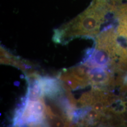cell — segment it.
Returning a JSON list of instances; mask_svg holds the SVG:
<instances>
[{
	"instance_id": "obj_1",
	"label": "cell",
	"mask_w": 127,
	"mask_h": 127,
	"mask_svg": "<svg viewBox=\"0 0 127 127\" xmlns=\"http://www.w3.org/2000/svg\"><path fill=\"white\" fill-rule=\"evenodd\" d=\"M109 12L112 13L107 5L99 0H93L84 11L55 29L52 40L56 43L66 44L78 37L96 36Z\"/></svg>"
},
{
	"instance_id": "obj_2",
	"label": "cell",
	"mask_w": 127,
	"mask_h": 127,
	"mask_svg": "<svg viewBox=\"0 0 127 127\" xmlns=\"http://www.w3.org/2000/svg\"><path fill=\"white\" fill-rule=\"evenodd\" d=\"M47 126L46 104L43 96L39 100H27L23 114L15 126Z\"/></svg>"
},
{
	"instance_id": "obj_3",
	"label": "cell",
	"mask_w": 127,
	"mask_h": 127,
	"mask_svg": "<svg viewBox=\"0 0 127 127\" xmlns=\"http://www.w3.org/2000/svg\"><path fill=\"white\" fill-rule=\"evenodd\" d=\"M40 84L42 96L47 99L56 100L65 92L61 81L54 78L41 76Z\"/></svg>"
},
{
	"instance_id": "obj_5",
	"label": "cell",
	"mask_w": 127,
	"mask_h": 127,
	"mask_svg": "<svg viewBox=\"0 0 127 127\" xmlns=\"http://www.w3.org/2000/svg\"><path fill=\"white\" fill-rule=\"evenodd\" d=\"M95 102V97L92 91L83 93L77 100L76 108H82L91 106Z\"/></svg>"
},
{
	"instance_id": "obj_4",
	"label": "cell",
	"mask_w": 127,
	"mask_h": 127,
	"mask_svg": "<svg viewBox=\"0 0 127 127\" xmlns=\"http://www.w3.org/2000/svg\"><path fill=\"white\" fill-rule=\"evenodd\" d=\"M90 83L94 87L104 86L114 84V80L111 73L105 68L93 67L89 70Z\"/></svg>"
},
{
	"instance_id": "obj_6",
	"label": "cell",
	"mask_w": 127,
	"mask_h": 127,
	"mask_svg": "<svg viewBox=\"0 0 127 127\" xmlns=\"http://www.w3.org/2000/svg\"><path fill=\"white\" fill-rule=\"evenodd\" d=\"M103 2H104L105 3L109 6L113 11H115L118 6L122 4V2L123 0H99Z\"/></svg>"
}]
</instances>
